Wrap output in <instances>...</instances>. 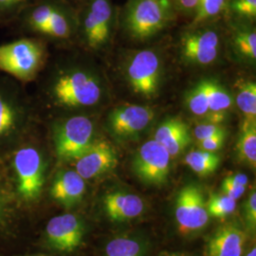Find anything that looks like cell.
Returning a JSON list of instances; mask_svg holds the SVG:
<instances>
[{
  "label": "cell",
  "instance_id": "cell-12",
  "mask_svg": "<svg viewBox=\"0 0 256 256\" xmlns=\"http://www.w3.org/2000/svg\"><path fill=\"white\" fill-rule=\"evenodd\" d=\"M75 160V171L86 180L113 170L118 164V154L110 142L95 140L88 150Z\"/></svg>",
  "mask_w": 256,
  "mask_h": 256
},
{
  "label": "cell",
  "instance_id": "cell-39",
  "mask_svg": "<svg viewBox=\"0 0 256 256\" xmlns=\"http://www.w3.org/2000/svg\"><path fill=\"white\" fill-rule=\"evenodd\" d=\"M6 210V204H5V200H4V196L2 194V191L0 189V220L3 218L4 214Z\"/></svg>",
  "mask_w": 256,
  "mask_h": 256
},
{
  "label": "cell",
  "instance_id": "cell-7",
  "mask_svg": "<svg viewBox=\"0 0 256 256\" xmlns=\"http://www.w3.org/2000/svg\"><path fill=\"white\" fill-rule=\"evenodd\" d=\"M171 156L156 140H150L138 149L133 158V171L142 182L162 186L171 171Z\"/></svg>",
  "mask_w": 256,
  "mask_h": 256
},
{
  "label": "cell",
  "instance_id": "cell-22",
  "mask_svg": "<svg viewBox=\"0 0 256 256\" xmlns=\"http://www.w3.org/2000/svg\"><path fill=\"white\" fill-rule=\"evenodd\" d=\"M236 104L245 120H256V84L252 81L242 82L238 86Z\"/></svg>",
  "mask_w": 256,
  "mask_h": 256
},
{
  "label": "cell",
  "instance_id": "cell-32",
  "mask_svg": "<svg viewBox=\"0 0 256 256\" xmlns=\"http://www.w3.org/2000/svg\"><path fill=\"white\" fill-rule=\"evenodd\" d=\"M232 8L238 14L254 18L256 16V0H234Z\"/></svg>",
  "mask_w": 256,
  "mask_h": 256
},
{
  "label": "cell",
  "instance_id": "cell-40",
  "mask_svg": "<svg viewBox=\"0 0 256 256\" xmlns=\"http://www.w3.org/2000/svg\"><path fill=\"white\" fill-rule=\"evenodd\" d=\"M246 256H256V248H252L248 252Z\"/></svg>",
  "mask_w": 256,
  "mask_h": 256
},
{
  "label": "cell",
  "instance_id": "cell-8",
  "mask_svg": "<svg viewBox=\"0 0 256 256\" xmlns=\"http://www.w3.org/2000/svg\"><path fill=\"white\" fill-rule=\"evenodd\" d=\"M19 194L25 200H34L41 194L44 185L45 164L40 152L34 147H23L14 156Z\"/></svg>",
  "mask_w": 256,
  "mask_h": 256
},
{
  "label": "cell",
  "instance_id": "cell-3",
  "mask_svg": "<svg viewBox=\"0 0 256 256\" xmlns=\"http://www.w3.org/2000/svg\"><path fill=\"white\" fill-rule=\"evenodd\" d=\"M126 75L136 94L146 99L154 98L160 90L162 78L160 56L152 50L137 52L128 60Z\"/></svg>",
  "mask_w": 256,
  "mask_h": 256
},
{
  "label": "cell",
  "instance_id": "cell-30",
  "mask_svg": "<svg viewBox=\"0 0 256 256\" xmlns=\"http://www.w3.org/2000/svg\"><path fill=\"white\" fill-rule=\"evenodd\" d=\"M226 129L223 128L221 124H210L208 122H202L198 124L194 129V136L198 140V142H200L203 140H206L208 138L218 135L221 133H225Z\"/></svg>",
  "mask_w": 256,
  "mask_h": 256
},
{
  "label": "cell",
  "instance_id": "cell-11",
  "mask_svg": "<svg viewBox=\"0 0 256 256\" xmlns=\"http://www.w3.org/2000/svg\"><path fill=\"white\" fill-rule=\"evenodd\" d=\"M84 234L82 220L74 214L56 216L46 224V242L58 252H70L76 250L81 245Z\"/></svg>",
  "mask_w": 256,
  "mask_h": 256
},
{
  "label": "cell",
  "instance_id": "cell-23",
  "mask_svg": "<svg viewBox=\"0 0 256 256\" xmlns=\"http://www.w3.org/2000/svg\"><path fill=\"white\" fill-rule=\"evenodd\" d=\"M21 120L18 108L0 94V138L8 136L18 128Z\"/></svg>",
  "mask_w": 256,
  "mask_h": 256
},
{
  "label": "cell",
  "instance_id": "cell-15",
  "mask_svg": "<svg viewBox=\"0 0 256 256\" xmlns=\"http://www.w3.org/2000/svg\"><path fill=\"white\" fill-rule=\"evenodd\" d=\"M104 207L110 220L122 222L142 216L146 210V202L135 194L114 191L104 196Z\"/></svg>",
  "mask_w": 256,
  "mask_h": 256
},
{
  "label": "cell",
  "instance_id": "cell-37",
  "mask_svg": "<svg viewBox=\"0 0 256 256\" xmlns=\"http://www.w3.org/2000/svg\"><path fill=\"white\" fill-rule=\"evenodd\" d=\"M226 178L229 180L230 182H232L236 183L238 185H242V186H246V187L248 183V178L247 174H241V173L230 174Z\"/></svg>",
  "mask_w": 256,
  "mask_h": 256
},
{
  "label": "cell",
  "instance_id": "cell-19",
  "mask_svg": "<svg viewBox=\"0 0 256 256\" xmlns=\"http://www.w3.org/2000/svg\"><path fill=\"white\" fill-rule=\"evenodd\" d=\"M144 242L134 236H118L111 239L104 248V256H144Z\"/></svg>",
  "mask_w": 256,
  "mask_h": 256
},
{
  "label": "cell",
  "instance_id": "cell-31",
  "mask_svg": "<svg viewBox=\"0 0 256 256\" xmlns=\"http://www.w3.org/2000/svg\"><path fill=\"white\" fill-rule=\"evenodd\" d=\"M245 220L248 230L252 232H256V192L254 189L250 192L247 202L245 203Z\"/></svg>",
  "mask_w": 256,
  "mask_h": 256
},
{
  "label": "cell",
  "instance_id": "cell-5",
  "mask_svg": "<svg viewBox=\"0 0 256 256\" xmlns=\"http://www.w3.org/2000/svg\"><path fill=\"white\" fill-rule=\"evenodd\" d=\"M94 124L86 116H74L56 126L54 146L61 160H75L92 146Z\"/></svg>",
  "mask_w": 256,
  "mask_h": 256
},
{
  "label": "cell",
  "instance_id": "cell-2",
  "mask_svg": "<svg viewBox=\"0 0 256 256\" xmlns=\"http://www.w3.org/2000/svg\"><path fill=\"white\" fill-rule=\"evenodd\" d=\"M102 90L96 77L84 70H74L59 76L52 86L56 102L68 108H84L96 104Z\"/></svg>",
  "mask_w": 256,
  "mask_h": 256
},
{
  "label": "cell",
  "instance_id": "cell-10",
  "mask_svg": "<svg viewBox=\"0 0 256 256\" xmlns=\"http://www.w3.org/2000/svg\"><path fill=\"white\" fill-rule=\"evenodd\" d=\"M113 12L110 0H90L82 19V28L86 41L92 48H101L108 43L112 34Z\"/></svg>",
  "mask_w": 256,
  "mask_h": 256
},
{
  "label": "cell",
  "instance_id": "cell-13",
  "mask_svg": "<svg viewBox=\"0 0 256 256\" xmlns=\"http://www.w3.org/2000/svg\"><path fill=\"white\" fill-rule=\"evenodd\" d=\"M183 59L192 64L207 66L214 62L220 52V37L214 30H202L186 34L182 39Z\"/></svg>",
  "mask_w": 256,
  "mask_h": 256
},
{
  "label": "cell",
  "instance_id": "cell-41",
  "mask_svg": "<svg viewBox=\"0 0 256 256\" xmlns=\"http://www.w3.org/2000/svg\"><path fill=\"white\" fill-rule=\"evenodd\" d=\"M165 256H187V254H178V252H174V254H166Z\"/></svg>",
  "mask_w": 256,
  "mask_h": 256
},
{
  "label": "cell",
  "instance_id": "cell-9",
  "mask_svg": "<svg viewBox=\"0 0 256 256\" xmlns=\"http://www.w3.org/2000/svg\"><path fill=\"white\" fill-rule=\"evenodd\" d=\"M155 117L153 108L144 106H120L112 110L106 118V128L120 140L137 138L152 122Z\"/></svg>",
  "mask_w": 256,
  "mask_h": 256
},
{
  "label": "cell",
  "instance_id": "cell-20",
  "mask_svg": "<svg viewBox=\"0 0 256 256\" xmlns=\"http://www.w3.org/2000/svg\"><path fill=\"white\" fill-rule=\"evenodd\" d=\"M185 164L200 176H207L216 171L220 164V156L204 150H192L185 156Z\"/></svg>",
  "mask_w": 256,
  "mask_h": 256
},
{
  "label": "cell",
  "instance_id": "cell-4",
  "mask_svg": "<svg viewBox=\"0 0 256 256\" xmlns=\"http://www.w3.org/2000/svg\"><path fill=\"white\" fill-rule=\"evenodd\" d=\"M43 58L44 50L34 40L21 39L0 45V70L22 81L34 78Z\"/></svg>",
  "mask_w": 256,
  "mask_h": 256
},
{
  "label": "cell",
  "instance_id": "cell-36",
  "mask_svg": "<svg viewBox=\"0 0 256 256\" xmlns=\"http://www.w3.org/2000/svg\"><path fill=\"white\" fill-rule=\"evenodd\" d=\"M204 117L206 118V122H208L221 124L226 119V112L225 111H216V112L209 111Z\"/></svg>",
  "mask_w": 256,
  "mask_h": 256
},
{
  "label": "cell",
  "instance_id": "cell-35",
  "mask_svg": "<svg viewBox=\"0 0 256 256\" xmlns=\"http://www.w3.org/2000/svg\"><path fill=\"white\" fill-rule=\"evenodd\" d=\"M174 1L180 9L187 12H196V10L200 5V0H174Z\"/></svg>",
  "mask_w": 256,
  "mask_h": 256
},
{
  "label": "cell",
  "instance_id": "cell-26",
  "mask_svg": "<svg viewBox=\"0 0 256 256\" xmlns=\"http://www.w3.org/2000/svg\"><path fill=\"white\" fill-rule=\"evenodd\" d=\"M234 44L238 54L252 62L256 59V32L254 30H238L234 37Z\"/></svg>",
  "mask_w": 256,
  "mask_h": 256
},
{
  "label": "cell",
  "instance_id": "cell-16",
  "mask_svg": "<svg viewBox=\"0 0 256 256\" xmlns=\"http://www.w3.org/2000/svg\"><path fill=\"white\" fill-rule=\"evenodd\" d=\"M86 188V180L75 170H62L55 176L50 196L62 206L72 208L82 200Z\"/></svg>",
  "mask_w": 256,
  "mask_h": 256
},
{
  "label": "cell",
  "instance_id": "cell-14",
  "mask_svg": "<svg viewBox=\"0 0 256 256\" xmlns=\"http://www.w3.org/2000/svg\"><path fill=\"white\" fill-rule=\"evenodd\" d=\"M247 234L238 223L230 222L216 230L204 247V256H242Z\"/></svg>",
  "mask_w": 256,
  "mask_h": 256
},
{
  "label": "cell",
  "instance_id": "cell-24",
  "mask_svg": "<svg viewBox=\"0 0 256 256\" xmlns=\"http://www.w3.org/2000/svg\"><path fill=\"white\" fill-rule=\"evenodd\" d=\"M185 102L188 110L196 116L204 117L209 112V100L205 80L198 82L187 93Z\"/></svg>",
  "mask_w": 256,
  "mask_h": 256
},
{
  "label": "cell",
  "instance_id": "cell-27",
  "mask_svg": "<svg viewBox=\"0 0 256 256\" xmlns=\"http://www.w3.org/2000/svg\"><path fill=\"white\" fill-rule=\"evenodd\" d=\"M45 34L56 38H66L70 36V25L66 16L62 12L54 8L46 26Z\"/></svg>",
  "mask_w": 256,
  "mask_h": 256
},
{
  "label": "cell",
  "instance_id": "cell-25",
  "mask_svg": "<svg viewBox=\"0 0 256 256\" xmlns=\"http://www.w3.org/2000/svg\"><path fill=\"white\" fill-rule=\"evenodd\" d=\"M207 208L210 216L218 220L226 218L236 209V200L223 192L212 194L207 202Z\"/></svg>",
  "mask_w": 256,
  "mask_h": 256
},
{
  "label": "cell",
  "instance_id": "cell-38",
  "mask_svg": "<svg viewBox=\"0 0 256 256\" xmlns=\"http://www.w3.org/2000/svg\"><path fill=\"white\" fill-rule=\"evenodd\" d=\"M24 0H0V9L10 10L18 6Z\"/></svg>",
  "mask_w": 256,
  "mask_h": 256
},
{
  "label": "cell",
  "instance_id": "cell-17",
  "mask_svg": "<svg viewBox=\"0 0 256 256\" xmlns=\"http://www.w3.org/2000/svg\"><path fill=\"white\" fill-rule=\"evenodd\" d=\"M158 144L167 150L171 156H176L191 142L188 126L182 120H165L156 130L155 138Z\"/></svg>",
  "mask_w": 256,
  "mask_h": 256
},
{
  "label": "cell",
  "instance_id": "cell-6",
  "mask_svg": "<svg viewBox=\"0 0 256 256\" xmlns=\"http://www.w3.org/2000/svg\"><path fill=\"white\" fill-rule=\"evenodd\" d=\"M174 214L178 230L182 234L198 232L207 226L210 216L198 185L191 183L182 188L174 202Z\"/></svg>",
  "mask_w": 256,
  "mask_h": 256
},
{
  "label": "cell",
  "instance_id": "cell-29",
  "mask_svg": "<svg viewBox=\"0 0 256 256\" xmlns=\"http://www.w3.org/2000/svg\"><path fill=\"white\" fill-rule=\"evenodd\" d=\"M54 7L50 5H41L32 10L30 16V22L32 27L34 28L38 32L45 34L48 21L52 18Z\"/></svg>",
  "mask_w": 256,
  "mask_h": 256
},
{
  "label": "cell",
  "instance_id": "cell-18",
  "mask_svg": "<svg viewBox=\"0 0 256 256\" xmlns=\"http://www.w3.org/2000/svg\"><path fill=\"white\" fill-rule=\"evenodd\" d=\"M238 156L242 162L256 168V120H244L238 142Z\"/></svg>",
  "mask_w": 256,
  "mask_h": 256
},
{
  "label": "cell",
  "instance_id": "cell-33",
  "mask_svg": "<svg viewBox=\"0 0 256 256\" xmlns=\"http://www.w3.org/2000/svg\"><path fill=\"white\" fill-rule=\"evenodd\" d=\"M226 135H227V132L208 138L206 140L198 142V146H200L202 150L212 152V153H216V151H218L224 146Z\"/></svg>",
  "mask_w": 256,
  "mask_h": 256
},
{
  "label": "cell",
  "instance_id": "cell-42",
  "mask_svg": "<svg viewBox=\"0 0 256 256\" xmlns=\"http://www.w3.org/2000/svg\"><path fill=\"white\" fill-rule=\"evenodd\" d=\"M44 256V254H36V256Z\"/></svg>",
  "mask_w": 256,
  "mask_h": 256
},
{
  "label": "cell",
  "instance_id": "cell-21",
  "mask_svg": "<svg viewBox=\"0 0 256 256\" xmlns=\"http://www.w3.org/2000/svg\"><path fill=\"white\" fill-rule=\"evenodd\" d=\"M208 92L209 111H227L232 104L230 92L220 84L212 79H204Z\"/></svg>",
  "mask_w": 256,
  "mask_h": 256
},
{
  "label": "cell",
  "instance_id": "cell-1",
  "mask_svg": "<svg viewBox=\"0 0 256 256\" xmlns=\"http://www.w3.org/2000/svg\"><path fill=\"white\" fill-rule=\"evenodd\" d=\"M171 0H130L124 10V26L137 40L155 36L173 19Z\"/></svg>",
  "mask_w": 256,
  "mask_h": 256
},
{
  "label": "cell",
  "instance_id": "cell-28",
  "mask_svg": "<svg viewBox=\"0 0 256 256\" xmlns=\"http://www.w3.org/2000/svg\"><path fill=\"white\" fill-rule=\"evenodd\" d=\"M225 1L226 0H200L194 22L200 23L220 14L225 7Z\"/></svg>",
  "mask_w": 256,
  "mask_h": 256
},
{
  "label": "cell",
  "instance_id": "cell-34",
  "mask_svg": "<svg viewBox=\"0 0 256 256\" xmlns=\"http://www.w3.org/2000/svg\"><path fill=\"white\" fill-rule=\"evenodd\" d=\"M222 192L227 194L230 198H234V200L238 202L246 191V186H242V185H238L236 183L232 182L229 180H227L226 178H224L223 182H222Z\"/></svg>",
  "mask_w": 256,
  "mask_h": 256
}]
</instances>
